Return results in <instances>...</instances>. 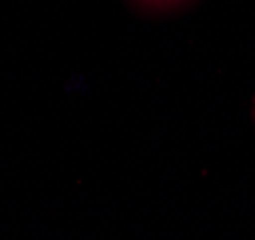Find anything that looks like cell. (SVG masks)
Masks as SVG:
<instances>
[{
  "mask_svg": "<svg viewBox=\"0 0 255 240\" xmlns=\"http://www.w3.org/2000/svg\"><path fill=\"white\" fill-rule=\"evenodd\" d=\"M147 6H168V4H175L177 0H141Z\"/></svg>",
  "mask_w": 255,
  "mask_h": 240,
  "instance_id": "6da1fadb",
  "label": "cell"
}]
</instances>
